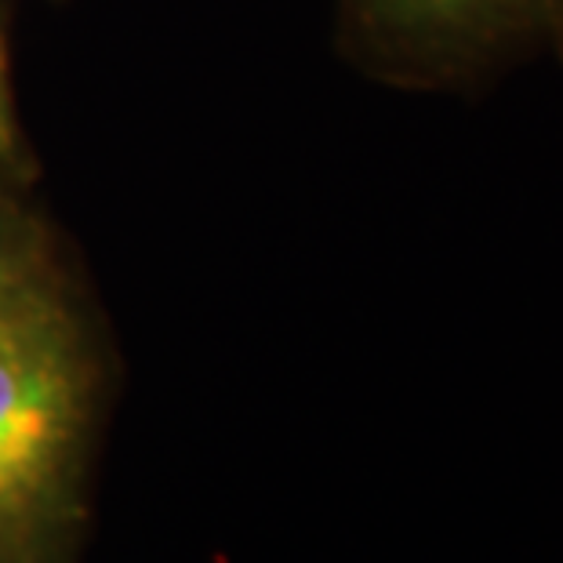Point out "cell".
<instances>
[{"label": "cell", "mask_w": 563, "mask_h": 563, "mask_svg": "<svg viewBox=\"0 0 563 563\" xmlns=\"http://www.w3.org/2000/svg\"><path fill=\"white\" fill-rule=\"evenodd\" d=\"M19 157V128H15V106H11V88H8V44H4V26H0V167L15 164Z\"/></svg>", "instance_id": "4"}, {"label": "cell", "mask_w": 563, "mask_h": 563, "mask_svg": "<svg viewBox=\"0 0 563 563\" xmlns=\"http://www.w3.org/2000/svg\"><path fill=\"white\" fill-rule=\"evenodd\" d=\"M99 364L52 280L0 320V563H74Z\"/></svg>", "instance_id": "1"}, {"label": "cell", "mask_w": 563, "mask_h": 563, "mask_svg": "<svg viewBox=\"0 0 563 563\" xmlns=\"http://www.w3.org/2000/svg\"><path fill=\"white\" fill-rule=\"evenodd\" d=\"M342 37L371 74L448 88L553 41L560 0H339Z\"/></svg>", "instance_id": "2"}, {"label": "cell", "mask_w": 563, "mask_h": 563, "mask_svg": "<svg viewBox=\"0 0 563 563\" xmlns=\"http://www.w3.org/2000/svg\"><path fill=\"white\" fill-rule=\"evenodd\" d=\"M556 47V55L563 58V0H560V15H556V26H553V41H549Z\"/></svg>", "instance_id": "5"}, {"label": "cell", "mask_w": 563, "mask_h": 563, "mask_svg": "<svg viewBox=\"0 0 563 563\" xmlns=\"http://www.w3.org/2000/svg\"><path fill=\"white\" fill-rule=\"evenodd\" d=\"M52 280H58V273L52 255L44 251L41 233L15 203L0 197V320L15 313Z\"/></svg>", "instance_id": "3"}]
</instances>
